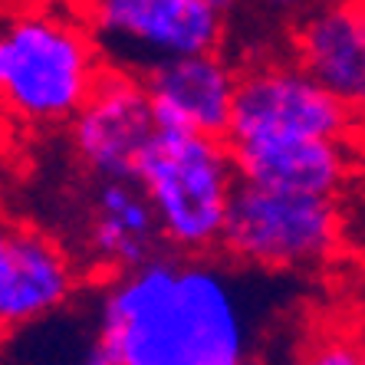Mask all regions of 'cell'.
<instances>
[{
    "label": "cell",
    "mask_w": 365,
    "mask_h": 365,
    "mask_svg": "<svg viewBox=\"0 0 365 365\" xmlns=\"http://www.w3.org/2000/svg\"><path fill=\"white\" fill-rule=\"evenodd\" d=\"M240 175L224 135L158 128L138 165V185L152 201L162 234L187 250L224 237L230 197Z\"/></svg>",
    "instance_id": "obj_3"
},
{
    "label": "cell",
    "mask_w": 365,
    "mask_h": 365,
    "mask_svg": "<svg viewBox=\"0 0 365 365\" xmlns=\"http://www.w3.org/2000/svg\"><path fill=\"white\" fill-rule=\"evenodd\" d=\"M362 125V115L313 79L293 56L244 63L237 99L230 115L227 142L264 135H306L349 142Z\"/></svg>",
    "instance_id": "obj_6"
},
{
    "label": "cell",
    "mask_w": 365,
    "mask_h": 365,
    "mask_svg": "<svg viewBox=\"0 0 365 365\" xmlns=\"http://www.w3.org/2000/svg\"><path fill=\"white\" fill-rule=\"evenodd\" d=\"M362 365H365V356H362Z\"/></svg>",
    "instance_id": "obj_18"
},
{
    "label": "cell",
    "mask_w": 365,
    "mask_h": 365,
    "mask_svg": "<svg viewBox=\"0 0 365 365\" xmlns=\"http://www.w3.org/2000/svg\"><path fill=\"white\" fill-rule=\"evenodd\" d=\"M142 79L152 93L158 128H185L227 138L240 69L224 53L178 56L148 69Z\"/></svg>",
    "instance_id": "obj_8"
},
{
    "label": "cell",
    "mask_w": 365,
    "mask_h": 365,
    "mask_svg": "<svg viewBox=\"0 0 365 365\" xmlns=\"http://www.w3.org/2000/svg\"><path fill=\"white\" fill-rule=\"evenodd\" d=\"M106 56L83 7L10 0L0 30V93L20 125H69L99 79Z\"/></svg>",
    "instance_id": "obj_2"
},
{
    "label": "cell",
    "mask_w": 365,
    "mask_h": 365,
    "mask_svg": "<svg viewBox=\"0 0 365 365\" xmlns=\"http://www.w3.org/2000/svg\"><path fill=\"white\" fill-rule=\"evenodd\" d=\"M99 346L119 365H244L247 336L227 280L148 260L106 297Z\"/></svg>",
    "instance_id": "obj_1"
},
{
    "label": "cell",
    "mask_w": 365,
    "mask_h": 365,
    "mask_svg": "<svg viewBox=\"0 0 365 365\" xmlns=\"http://www.w3.org/2000/svg\"><path fill=\"white\" fill-rule=\"evenodd\" d=\"M240 181L280 191L329 195L349 175V142L306 135H264L230 142Z\"/></svg>",
    "instance_id": "obj_11"
},
{
    "label": "cell",
    "mask_w": 365,
    "mask_h": 365,
    "mask_svg": "<svg viewBox=\"0 0 365 365\" xmlns=\"http://www.w3.org/2000/svg\"><path fill=\"white\" fill-rule=\"evenodd\" d=\"M339 211L329 195L237 181L221 244L257 267H313L336 250Z\"/></svg>",
    "instance_id": "obj_4"
},
{
    "label": "cell",
    "mask_w": 365,
    "mask_h": 365,
    "mask_svg": "<svg viewBox=\"0 0 365 365\" xmlns=\"http://www.w3.org/2000/svg\"><path fill=\"white\" fill-rule=\"evenodd\" d=\"M79 365H119V362H115L102 346H96V349H89V356H86Z\"/></svg>",
    "instance_id": "obj_16"
},
{
    "label": "cell",
    "mask_w": 365,
    "mask_h": 365,
    "mask_svg": "<svg viewBox=\"0 0 365 365\" xmlns=\"http://www.w3.org/2000/svg\"><path fill=\"white\" fill-rule=\"evenodd\" d=\"M26 4H73V7H83L86 0H26Z\"/></svg>",
    "instance_id": "obj_17"
},
{
    "label": "cell",
    "mask_w": 365,
    "mask_h": 365,
    "mask_svg": "<svg viewBox=\"0 0 365 365\" xmlns=\"http://www.w3.org/2000/svg\"><path fill=\"white\" fill-rule=\"evenodd\" d=\"M289 56L365 119V0H339L289 34Z\"/></svg>",
    "instance_id": "obj_10"
},
{
    "label": "cell",
    "mask_w": 365,
    "mask_h": 365,
    "mask_svg": "<svg viewBox=\"0 0 365 365\" xmlns=\"http://www.w3.org/2000/svg\"><path fill=\"white\" fill-rule=\"evenodd\" d=\"M332 4H339V0H247V7L234 20H257L267 30H283L289 43V34L303 20H309L313 14L332 7Z\"/></svg>",
    "instance_id": "obj_13"
},
{
    "label": "cell",
    "mask_w": 365,
    "mask_h": 365,
    "mask_svg": "<svg viewBox=\"0 0 365 365\" xmlns=\"http://www.w3.org/2000/svg\"><path fill=\"white\" fill-rule=\"evenodd\" d=\"M73 293V264L60 244L30 224H7L0 237V323L17 329L53 313Z\"/></svg>",
    "instance_id": "obj_9"
},
{
    "label": "cell",
    "mask_w": 365,
    "mask_h": 365,
    "mask_svg": "<svg viewBox=\"0 0 365 365\" xmlns=\"http://www.w3.org/2000/svg\"><path fill=\"white\" fill-rule=\"evenodd\" d=\"M158 135L152 93L142 76L109 66L79 115L69 122L76 158L102 181H138L148 145Z\"/></svg>",
    "instance_id": "obj_7"
},
{
    "label": "cell",
    "mask_w": 365,
    "mask_h": 365,
    "mask_svg": "<svg viewBox=\"0 0 365 365\" xmlns=\"http://www.w3.org/2000/svg\"><path fill=\"white\" fill-rule=\"evenodd\" d=\"M201 4H207V7H211L214 14H221V17L227 20V24H230L234 17H237L240 10L247 7V0H201Z\"/></svg>",
    "instance_id": "obj_15"
},
{
    "label": "cell",
    "mask_w": 365,
    "mask_h": 365,
    "mask_svg": "<svg viewBox=\"0 0 365 365\" xmlns=\"http://www.w3.org/2000/svg\"><path fill=\"white\" fill-rule=\"evenodd\" d=\"M106 63L145 76L178 56L221 53L230 24L201 0H86Z\"/></svg>",
    "instance_id": "obj_5"
},
{
    "label": "cell",
    "mask_w": 365,
    "mask_h": 365,
    "mask_svg": "<svg viewBox=\"0 0 365 365\" xmlns=\"http://www.w3.org/2000/svg\"><path fill=\"white\" fill-rule=\"evenodd\" d=\"M152 240L155 237H145V234L128 227L125 221L112 217V214H102V211H96V221L89 227V244H93L96 257L125 267V270H138V267L148 264Z\"/></svg>",
    "instance_id": "obj_12"
},
{
    "label": "cell",
    "mask_w": 365,
    "mask_h": 365,
    "mask_svg": "<svg viewBox=\"0 0 365 365\" xmlns=\"http://www.w3.org/2000/svg\"><path fill=\"white\" fill-rule=\"evenodd\" d=\"M362 356L365 352H359L352 342L329 339V342H323L319 349H313L303 365H362Z\"/></svg>",
    "instance_id": "obj_14"
}]
</instances>
